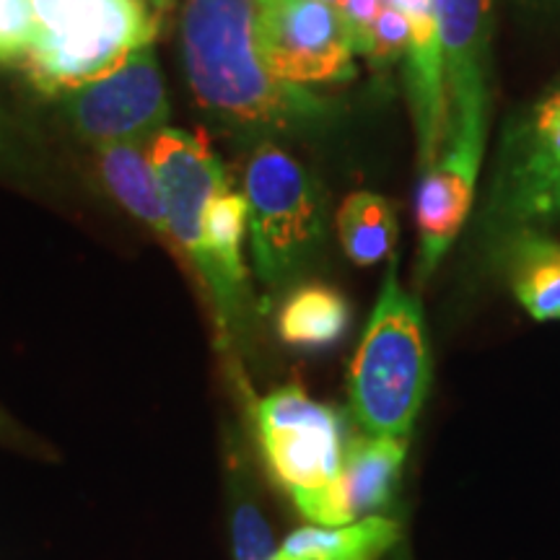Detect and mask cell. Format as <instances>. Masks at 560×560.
<instances>
[{
    "label": "cell",
    "instance_id": "obj_6",
    "mask_svg": "<svg viewBox=\"0 0 560 560\" xmlns=\"http://www.w3.org/2000/svg\"><path fill=\"white\" fill-rule=\"evenodd\" d=\"M252 262L268 289L299 276L325 242V200L317 179L291 153L257 145L244 174Z\"/></svg>",
    "mask_w": 560,
    "mask_h": 560
},
{
    "label": "cell",
    "instance_id": "obj_25",
    "mask_svg": "<svg viewBox=\"0 0 560 560\" xmlns=\"http://www.w3.org/2000/svg\"><path fill=\"white\" fill-rule=\"evenodd\" d=\"M319 3H327V5H332V9H338L342 0H319Z\"/></svg>",
    "mask_w": 560,
    "mask_h": 560
},
{
    "label": "cell",
    "instance_id": "obj_13",
    "mask_svg": "<svg viewBox=\"0 0 560 560\" xmlns=\"http://www.w3.org/2000/svg\"><path fill=\"white\" fill-rule=\"evenodd\" d=\"M408 452V439L350 436L338 482L348 524L387 506L395 499L397 480Z\"/></svg>",
    "mask_w": 560,
    "mask_h": 560
},
{
    "label": "cell",
    "instance_id": "obj_11",
    "mask_svg": "<svg viewBox=\"0 0 560 560\" xmlns=\"http://www.w3.org/2000/svg\"><path fill=\"white\" fill-rule=\"evenodd\" d=\"M482 153L444 145L439 159L420 172L416 223L420 234V278H429L472 208Z\"/></svg>",
    "mask_w": 560,
    "mask_h": 560
},
{
    "label": "cell",
    "instance_id": "obj_9",
    "mask_svg": "<svg viewBox=\"0 0 560 560\" xmlns=\"http://www.w3.org/2000/svg\"><path fill=\"white\" fill-rule=\"evenodd\" d=\"M260 50L272 75L293 86L355 75L353 47L338 9L319 0H260Z\"/></svg>",
    "mask_w": 560,
    "mask_h": 560
},
{
    "label": "cell",
    "instance_id": "obj_22",
    "mask_svg": "<svg viewBox=\"0 0 560 560\" xmlns=\"http://www.w3.org/2000/svg\"><path fill=\"white\" fill-rule=\"evenodd\" d=\"M32 37V0H0V66L24 62Z\"/></svg>",
    "mask_w": 560,
    "mask_h": 560
},
{
    "label": "cell",
    "instance_id": "obj_10",
    "mask_svg": "<svg viewBox=\"0 0 560 560\" xmlns=\"http://www.w3.org/2000/svg\"><path fill=\"white\" fill-rule=\"evenodd\" d=\"M499 215L520 231L560 219V100L537 104L506 138L501 179L495 182Z\"/></svg>",
    "mask_w": 560,
    "mask_h": 560
},
{
    "label": "cell",
    "instance_id": "obj_2",
    "mask_svg": "<svg viewBox=\"0 0 560 560\" xmlns=\"http://www.w3.org/2000/svg\"><path fill=\"white\" fill-rule=\"evenodd\" d=\"M149 153L159 174L161 195L170 223V247H174L198 278L215 325V340L240 395L249 400V384L242 371V346L249 335L252 293L249 285L234 283L210 255L202 215L215 195L229 190L226 170L210 151L208 140L195 132L164 128L151 138ZM252 405V400H249Z\"/></svg>",
    "mask_w": 560,
    "mask_h": 560
},
{
    "label": "cell",
    "instance_id": "obj_1",
    "mask_svg": "<svg viewBox=\"0 0 560 560\" xmlns=\"http://www.w3.org/2000/svg\"><path fill=\"white\" fill-rule=\"evenodd\" d=\"M260 0H179V47L195 102L240 132H293L327 120L310 89L272 75L260 50Z\"/></svg>",
    "mask_w": 560,
    "mask_h": 560
},
{
    "label": "cell",
    "instance_id": "obj_17",
    "mask_svg": "<svg viewBox=\"0 0 560 560\" xmlns=\"http://www.w3.org/2000/svg\"><path fill=\"white\" fill-rule=\"evenodd\" d=\"M348 319V304L338 291L327 285H304L285 299L278 317V332L293 348L319 350L342 338Z\"/></svg>",
    "mask_w": 560,
    "mask_h": 560
},
{
    "label": "cell",
    "instance_id": "obj_19",
    "mask_svg": "<svg viewBox=\"0 0 560 560\" xmlns=\"http://www.w3.org/2000/svg\"><path fill=\"white\" fill-rule=\"evenodd\" d=\"M229 509H231V542H234L236 560H270L272 532L265 522L260 506L255 501L247 465L242 454L231 446L229 454Z\"/></svg>",
    "mask_w": 560,
    "mask_h": 560
},
{
    "label": "cell",
    "instance_id": "obj_14",
    "mask_svg": "<svg viewBox=\"0 0 560 560\" xmlns=\"http://www.w3.org/2000/svg\"><path fill=\"white\" fill-rule=\"evenodd\" d=\"M96 151H100L104 185L115 195V200L170 244L164 195H161L159 174L153 170L149 145L143 140H122V143L102 145Z\"/></svg>",
    "mask_w": 560,
    "mask_h": 560
},
{
    "label": "cell",
    "instance_id": "obj_7",
    "mask_svg": "<svg viewBox=\"0 0 560 560\" xmlns=\"http://www.w3.org/2000/svg\"><path fill=\"white\" fill-rule=\"evenodd\" d=\"M493 0H436V37L446 96L444 145L486 151ZM441 145V149H444Z\"/></svg>",
    "mask_w": 560,
    "mask_h": 560
},
{
    "label": "cell",
    "instance_id": "obj_21",
    "mask_svg": "<svg viewBox=\"0 0 560 560\" xmlns=\"http://www.w3.org/2000/svg\"><path fill=\"white\" fill-rule=\"evenodd\" d=\"M410 47V21L395 3H384L374 26H371L366 47H363V58L374 68H387L397 62L402 55H408Z\"/></svg>",
    "mask_w": 560,
    "mask_h": 560
},
{
    "label": "cell",
    "instance_id": "obj_20",
    "mask_svg": "<svg viewBox=\"0 0 560 560\" xmlns=\"http://www.w3.org/2000/svg\"><path fill=\"white\" fill-rule=\"evenodd\" d=\"M249 229L247 198L240 192L223 190L208 202L202 215V234L221 270L240 285H249L247 268L242 260V242Z\"/></svg>",
    "mask_w": 560,
    "mask_h": 560
},
{
    "label": "cell",
    "instance_id": "obj_5",
    "mask_svg": "<svg viewBox=\"0 0 560 560\" xmlns=\"http://www.w3.org/2000/svg\"><path fill=\"white\" fill-rule=\"evenodd\" d=\"M252 418L272 478L299 514L319 527L348 524L338 482L350 436L340 412L289 384L252 405Z\"/></svg>",
    "mask_w": 560,
    "mask_h": 560
},
{
    "label": "cell",
    "instance_id": "obj_12",
    "mask_svg": "<svg viewBox=\"0 0 560 560\" xmlns=\"http://www.w3.org/2000/svg\"><path fill=\"white\" fill-rule=\"evenodd\" d=\"M410 21L408 94L416 120L418 172H425L439 159L446 136V96L441 75L436 0H389Z\"/></svg>",
    "mask_w": 560,
    "mask_h": 560
},
{
    "label": "cell",
    "instance_id": "obj_3",
    "mask_svg": "<svg viewBox=\"0 0 560 560\" xmlns=\"http://www.w3.org/2000/svg\"><path fill=\"white\" fill-rule=\"evenodd\" d=\"M429 384L431 353L423 310L400 285L395 260L350 363V412L369 436L408 439Z\"/></svg>",
    "mask_w": 560,
    "mask_h": 560
},
{
    "label": "cell",
    "instance_id": "obj_15",
    "mask_svg": "<svg viewBox=\"0 0 560 560\" xmlns=\"http://www.w3.org/2000/svg\"><path fill=\"white\" fill-rule=\"evenodd\" d=\"M400 537L387 516H363L342 527H301L270 560H380Z\"/></svg>",
    "mask_w": 560,
    "mask_h": 560
},
{
    "label": "cell",
    "instance_id": "obj_8",
    "mask_svg": "<svg viewBox=\"0 0 560 560\" xmlns=\"http://www.w3.org/2000/svg\"><path fill=\"white\" fill-rule=\"evenodd\" d=\"M62 109L73 130L94 149L151 140L170 120V100L153 47H138L109 75L62 94Z\"/></svg>",
    "mask_w": 560,
    "mask_h": 560
},
{
    "label": "cell",
    "instance_id": "obj_26",
    "mask_svg": "<svg viewBox=\"0 0 560 560\" xmlns=\"http://www.w3.org/2000/svg\"><path fill=\"white\" fill-rule=\"evenodd\" d=\"M556 96H558V100H560V91H558V94H556Z\"/></svg>",
    "mask_w": 560,
    "mask_h": 560
},
{
    "label": "cell",
    "instance_id": "obj_23",
    "mask_svg": "<svg viewBox=\"0 0 560 560\" xmlns=\"http://www.w3.org/2000/svg\"><path fill=\"white\" fill-rule=\"evenodd\" d=\"M384 3H387V0H342L338 5L350 47H353V55H363L371 26H374L376 16L382 13Z\"/></svg>",
    "mask_w": 560,
    "mask_h": 560
},
{
    "label": "cell",
    "instance_id": "obj_16",
    "mask_svg": "<svg viewBox=\"0 0 560 560\" xmlns=\"http://www.w3.org/2000/svg\"><path fill=\"white\" fill-rule=\"evenodd\" d=\"M509 278L514 296L529 317L540 322L560 319V242L537 231L514 234Z\"/></svg>",
    "mask_w": 560,
    "mask_h": 560
},
{
    "label": "cell",
    "instance_id": "obj_4",
    "mask_svg": "<svg viewBox=\"0 0 560 560\" xmlns=\"http://www.w3.org/2000/svg\"><path fill=\"white\" fill-rule=\"evenodd\" d=\"M34 37L24 66L47 96L100 81L156 34L145 0H32Z\"/></svg>",
    "mask_w": 560,
    "mask_h": 560
},
{
    "label": "cell",
    "instance_id": "obj_24",
    "mask_svg": "<svg viewBox=\"0 0 560 560\" xmlns=\"http://www.w3.org/2000/svg\"><path fill=\"white\" fill-rule=\"evenodd\" d=\"M5 429H11V420L5 418L3 410H0V431H5Z\"/></svg>",
    "mask_w": 560,
    "mask_h": 560
},
{
    "label": "cell",
    "instance_id": "obj_18",
    "mask_svg": "<svg viewBox=\"0 0 560 560\" xmlns=\"http://www.w3.org/2000/svg\"><path fill=\"white\" fill-rule=\"evenodd\" d=\"M338 236L355 265H376L392 255L397 242V215L387 198L353 192L338 210Z\"/></svg>",
    "mask_w": 560,
    "mask_h": 560
}]
</instances>
